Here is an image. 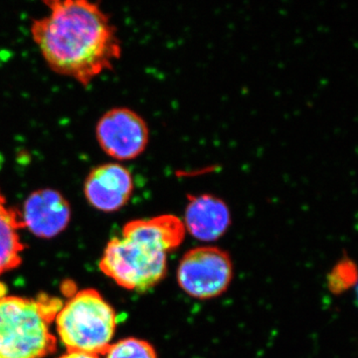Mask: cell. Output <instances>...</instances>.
I'll return each instance as SVG.
<instances>
[{
    "label": "cell",
    "mask_w": 358,
    "mask_h": 358,
    "mask_svg": "<svg viewBox=\"0 0 358 358\" xmlns=\"http://www.w3.org/2000/svg\"><path fill=\"white\" fill-rule=\"evenodd\" d=\"M57 298L0 296V358H44L57 339L50 324L62 308Z\"/></svg>",
    "instance_id": "obj_3"
},
{
    "label": "cell",
    "mask_w": 358,
    "mask_h": 358,
    "mask_svg": "<svg viewBox=\"0 0 358 358\" xmlns=\"http://www.w3.org/2000/svg\"><path fill=\"white\" fill-rule=\"evenodd\" d=\"M96 138L106 155L120 162L140 157L148 145L150 131L143 117L129 108L109 110L96 126Z\"/></svg>",
    "instance_id": "obj_6"
},
{
    "label": "cell",
    "mask_w": 358,
    "mask_h": 358,
    "mask_svg": "<svg viewBox=\"0 0 358 358\" xmlns=\"http://www.w3.org/2000/svg\"><path fill=\"white\" fill-rule=\"evenodd\" d=\"M20 212L25 229L44 239L57 236L71 220L69 202L62 193L52 188L30 193Z\"/></svg>",
    "instance_id": "obj_8"
},
{
    "label": "cell",
    "mask_w": 358,
    "mask_h": 358,
    "mask_svg": "<svg viewBox=\"0 0 358 358\" xmlns=\"http://www.w3.org/2000/svg\"><path fill=\"white\" fill-rule=\"evenodd\" d=\"M106 358H157L154 346L143 339L129 338L110 345Z\"/></svg>",
    "instance_id": "obj_11"
},
{
    "label": "cell",
    "mask_w": 358,
    "mask_h": 358,
    "mask_svg": "<svg viewBox=\"0 0 358 358\" xmlns=\"http://www.w3.org/2000/svg\"><path fill=\"white\" fill-rule=\"evenodd\" d=\"M134 189L131 171L117 162H108L91 169L84 182V194L92 206L103 212L122 208Z\"/></svg>",
    "instance_id": "obj_7"
},
{
    "label": "cell",
    "mask_w": 358,
    "mask_h": 358,
    "mask_svg": "<svg viewBox=\"0 0 358 358\" xmlns=\"http://www.w3.org/2000/svg\"><path fill=\"white\" fill-rule=\"evenodd\" d=\"M25 229L21 212L9 206L0 189V275L17 268L22 262L24 244L20 230Z\"/></svg>",
    "instance_id": "obj_10"
},
{
    "label": "cell",
    "mask_w": 358,
    "mask_h": 358,
    "mask_svg": "<svg viewBox=\"0 0 358 358\" xmlns=\"http://www.w3.org/2000/svg\"><path fill=\"white\" fill-rule=\"evenodd\" d=\"M357 282V268L350 261L338 263L329 275V288L334 294L346 291Z\"/></svg>",
    "instance_id": "obj_12"
},
{
    "label": "cell",
    "mask_w": 358,
    "mask_h": 358,
    "mask_svg": "<svg viewBox=\"0 0 358 358\" xmlns=\"http://www.w3.org/2000/svg\"><path fill=\"white\" fill-rule=\"evenodd\" d=\"M185 231L200 241L218 240L229 229V207L218 197L210 194L192 196L188 200L182 221Z\"/></svg>",
    "instance_id": "obj_9"
},
{
    "label": "cell",
    "mask_w": 358,
    "mask_h": 358,
    "mask_svg": "<svg viewBox=\"0 0 358 358\" xmlns=\"http://www.w3.org/2000/svg\"><path fill=\"white\" fill-rule=\"evenodd\" d=\"M233 278L230 256L222 249L204 246L189 250L178 268V282L192 298L208 300L223 294Z\"/></svg>",
    "instance_id": "obj_5"
},
{
    "label": "cell",
    "mask_w": 358,
    "mask_h": 358,
    "mask_svg": "<svg viewBox=\"0 0 358 358\" xmlns=\"http://www.w3.org/2000/svg\"><path fill=\"white\" fill-rule=\"evenodd\" d=\"M48 13L33 20L31 36L56 74L89 86L122 56L110 16L88 0H47Z\"/></svg>",
    "instance_id": "obj_1"
},
{
    "label": "cell",
    "mask_w": 358,
    "mask_h": 358,
    "mask_svg": "<svg viewBox=\"0 0 358 358\" xmlns=\"http://www.w3.org/2000/svg\"><path fill=\"white\" fill-rule=\"evenodd\" d=\"M185 227L174 215L129 221L112 238L100 261L101 271L131 291L152 289L167 272V254L182 244Z\"/></svg>",
    "instance_id": "obj_2"
},
{
    "label": "cell",
    "mask_w": 358,
    "mask_h": 358,
    "mask_svg": "<svg viewBox=\"0 0 358 358\" xmlns=\"http://www.w3.org/2000/svg\"><path fill=\"white\" fill-rule=\"evenodd\" d=\"M59 338L69 352L105 355L112 343L117 315L94 289L78 292L55 317Z\"/></svg>",
    "instance_id": "obj_4"
},
{
    "label": "cell",
    "mask_w": 358,
    "mask_h": 358,
    "mask_svg": "<svg viewBox=\"0 0 358 358\" xmlns=\"http://www.w3.org/2000/svg\"><path fill=\"white\" fill-rule=\"evenodd\" d=\"M59 358H99V357L98 355H91V353L69 352V350H68L65 355H61Z\"/></svg>",
    "instance_id": "obj_13"
}]
</instances>
